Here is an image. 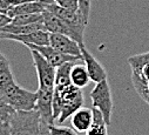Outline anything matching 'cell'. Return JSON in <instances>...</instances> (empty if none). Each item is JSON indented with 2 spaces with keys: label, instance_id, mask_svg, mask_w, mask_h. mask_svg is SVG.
I'll return each instance as SVG.
<instances>
[{
  "label": "cell",
  "instance_id": "obj_17",
  "mask_svg": "<svg viewBox=\"0 0 149 135\" xmlns=\"http://www.w3.org/2000/svg\"><path fill=\"white\" fill-rule=\"evenodd\" d=\"M74 62L77 61H69L65 62L63 65L56 67V72H55V84L54 86H67L70 82V70Z\"/></svg>",
  "mask_w": 149,
  "mask_h": 135
},
{
  "label": "cell",
  "instance_id": "obj_6",
  "mask_svg": "<svg viewBox=\"0 0 149 135\" xmlns=\"http://www.w3.org/2000/svg\"><path fill=\"white\" fill-rule=\"evenodd\" d=\"M31 55L33 59V63L36 70V75H38L39 88L53 90L55 84V72L56 68L52 66L38 51L29 49Z\"/></svg>",
  "mask_w": 149,
  "mask_h": 135
},
{
  "label": "cell",
  "instance_id": "obj_27",
  "mask_svg": "<svg viewBox=\"0 0 149 135\" xmlns=\"http://www.w3.org/2000/svg\"><path fill=\"white\" fill-rule=\"evenodd\" d=\"M31 1H36V0H11L12 6H17L20 4H25V3H31Z\"/></svg>",
  "mask_w": 149,
  "mask_h": 135
},
{
  "label": "cell",
  "instance_id": "obj_23",
  "mask_svg": "<svg viewBox=\"0 0 149 135\" xmlns=\"http://www.w3.org/2000/svg\"><path fill=\"white\" fill-rule=\"evenodd\" d=\"M12 7L11 0H0V13H6L10 11V8Z\"/></svg>",
  "mask_w": 149,
  "mask_h": 135
},
{
  "label": "cell",
  "instance_id": "obj_8",
  "mask_svg": "<svg viewBox=\"0 0 149 135\" xmlns=\"http://www.w3.org/2000/svg\"><path fill=\"white\" fill-rule=\"evenodd\" d=\"M35 109L39 112L40 120L47 125L54 123L53 118V90L38 88L36 90Z\"/></svg>",
  "mask_w": 149,
  "mask_h": 135
},
{
  "label": "cell",
  "instance_id": "obj_3",
  "mask_svg": "<svg viewBox=\"0 0 149 135\" xmlns=\"http://www.w3.org/2000/svg\"><path fill=\"white\" fill-rule=\"evenodd\" d=\"M0 93L14 111H32L35 109L36 92L27 90L18 84L12 82L0 88Z\"/></svg>",
  "mask_w": 149,
  "mask_h": 135
},
{
  "label": "cell",
  "instance_id": "obj_21",
  "mask_svg": "<svg viewBox=\"0 0 149 135\" xmlns=\"http://www.w3.org/2000/svg\"><path fill=\"white\" fill-rule=\"evenodd\" d=\"M53 1L62 8H66V10L73 11V12L79 11V1L78 0H53Z\"/></svg>",
  "mask_w": 149,
  "mask_h": 135
},
{
  "label": "cell",
  "instance_id": "obj_12",
  "mask_svg": "<svg viewBox=\"0 0 149 135\" xmlns=\"http://www.w3.org/2000/svg\"><path fill=\"white\" fill-rule=\"evenodd\" d=\"M72 127L78 133H86L93 123V111L92 108L81 107L72 115Z\"/></svg>",
  "mask_w": 149,
  "mask_h": 135
},
{
  "label": "cell",
  "instance_id": "obj_9",
  "mask_svg": "<svg viewBox=\"0 0 149 135\" xmlns=\"http://www.w3.org/2000/svg\"><path fill=\"white\" fill-rule=\"evenodd\" d=\"M49 45L63 54L78 56L80 60H82L80 45L75 40H73L72 38H69L65 34H60V33H49Z\"/></svg>",
  "mask_w": 149,
  "mask_h": 135
},
{
  "label": "cell",
  "instance_id": "obj_14",
  "mask_svg": "<svg viewBox=\"0 0 149 135\" xmlns=\"http://www.w3.org/2000/svg\"><path fill=\"white\" fill-rule=\"evenodd\" d=\"M45 10V0H36V1L25 3L17 6H12L7 12V15L13 19L17 15L21 14H32V13H42Z\"/></svg>",
  "mask_w": 149,
  "mask_h": 135
},
{
  "label": "cell",
  "instance_id": "obj_10",
  "mask_svg": "<svg viewBox=\"0 0 149 135\" xmlns=\"http://www.w3.org/2000/svg\"><path fill=\"white\" fill-rule=\"evenodd\" d=\"M80 51H81V56L82 61L85 62V67L87 70V73L89 75L91 81L94 84H97L104 79H107V72L103 68V66L89 53V51L86 48L85 44H80Z\"/></svg>",
  "mask_w": 149,
  "mask_h": 135
},
{
  "label": "cell",
  "instance_id": "obj_7",
  "mask_svg": "<svg viewBox=\"0 0 149 135\" xmlns=\"http://www.w3.org/2000/svg\"><path fill=\"white\" fill-rule=\"evenodd\" d=\"M0 39L13 40L17 42H21L25 46L27 45H39L46 46L49 45V32L46 29H39L25 34H11V33H3L0 32Z\"/></svg>",
  "mask_w": 149,
  "mask_h": 135
},
{
  "label": "cell",
  "instance_id": "obj_16",
  "mask_svg": "<svg viewBox=\"0 0 149 135\" xmlns=\"http://www.w3.org/2000/svg\"><path fill=\"white\" fill-rule=\"evenodd\" d=\"M14 82V78L11 70V63L8 59L0 52V88Z\"/></svg>",
  "mask_w": 149,
  "mask_h": 135
},
{
  "label": "cell",
  "instance_id": "obj_26",
  "mask_svg": "<svg viewBox=\"0 0 149 135\" xmlns=\"http://www.w3.org/2000/svg\"><path fill=\"white\" fill-rule=\"evenodd\" d=\"M39 135H51L48 130V125L45 122H40V129H39Z\"/></svg>",
  "mask_w": 149,
  "mask_h": 135
},
{
  "label": "cell",
  "instance_id": "obj_1",
  "mask_svg": "<svg viewBox=\"0 0 149 135\" xmlns=\"http://www.w3.org/2000/svg\"><path fill=\"white\" fill-rule=\"evenodd\" d=\"M85 99L81 88L69 84L67 86H54L53 89V118L63 123L79 108L84 106Z\"/></svg>",
  "mask_w": 149,
  "mask_h": 135
},
{
  "label": "cell",
  "instance_id": "obj_15",
  "mask_svg": "<svg viewBox=\"0 0 149 135\" xmlns=\"http://www.w3.org/2000/svg\"><path fill=\"white\" fill-rule=\"evenodd\" d=\"M91 79L89 75L87 73V70L85 65H80L74 62V65L72 66V70H70V82L77 86L79 88H84L89 84Z\"/></svg>",
  "mask_w": 149,
  "mask_h": 135
},
{
  "label": "cell",
  "instance_id": "obj_22",
  "mask_svg": "<svg viewBox=\"0 0 149 135\" xmlns=\"http://www.w3.org/2000/svg\"><path fill=\"white\" fill-rule=\"evenodd\" d=\"M79 1V12L82 15L84 20L88 24L89 13H91V1L92 0H78Z\"/></svg>",
  "mask_w": 149,
  "mask_h": 135
},
{
  "label": "cell",
  "instance_id": "obj_5",
  "mask_svg": "<svg viewBox=\"0 0 149 135\" xmlns=\"http://www.w3.org/2000/svg\"><path fill=\"white\" fill-rule=\"evenodd\" d=\"M89 96L92 99L93 107L97 108L102 113L104 122L107 123V126H109L111 122V114H113L114 109V101L108 80L104 79L97 82L89 93Z\"/></svg>",
  "mask_w": 149,
  "mask_h": 135
},
{
  "label": "cell",
  "instance_id": "obj_19",
  "mask_svg": "<svg viewBox=\"0 0 149 135\" xmlns=\"http://www.w3.org/2000/svg\"><path fill=\"white\" fill-rule=\"evenodd\" d=\"M13 112L14 109L7 104V101L4 99L1 93H0V125L8 122Z\"/></svg>",
  "mask_w": 149,
  "mask_h": 135
},
{
  "label": "cell",
  "instance_id": "obj_20",
  "mask_svg": "<svg viewBox=\"0 0 149 135\" xmlns=\"http://www.w3.org/2000/svg\"><path fill=\"white\" fill-rule=\"evenodd\" d=\"M48 130L51 135H78V132L73 127H65V126H55L48 125Z\"/></svg>",
  "mask_w": 149,
  "mask_h": 135
},
{
  "label": "cell",
  "instance_id": "obj_11",
  "mask_svg": "<svg viewBox=\"0 0 149 135\" xmlns=\"http://www.w3.org/2000/svg\"><path fill=\"white\" fill-rule=\"evenodd\" d=\"M26 47H28L29 49L38 51L52 66L55 67V68H56V67H59V66H61V65H63L65 62H69V61H80V59H79L78 56L63 54V53L56 51L55 48H53L51 45H46V46L27 45Z\"/></svg>",
  "mask_w": 149,
  "mask_h": 135
},
{
  "label": "cell",
  "instance_id": "obj_13",
  "mask_svg": "<svg viewBox=\"0 0 149 135\" xmlns=\"http://www.w3.org/2000/svg\"><path fill=\"white\" fill-rule=\"evenodd\" d=\"M42 21H44V25H45V28L47 32L60 33V34H65L70 38V31H69V27L67 26V24L62 19H60L59 17L53 14L52 12L44 10L42 11Z\"/></svg>",
  "mask_w": 149,
  "mask_h": 135
},
{
  "label": "cell",
  "instance_id": "obj_24",
  "mask_svg": "<svg viewBox=\"0 0 149 135\" xmlns=\"http://www.w3.org/2000/svg\"><path fill=\"white\" fill-rule=\"evenodd\" d=\"M11 21H12V19L6 13H0V29L5 27L6 25L11 24Z\"/></svg>",
  "mask_w": 149,
  "mask_h": 135
},
{
  "label": "cell",
  "instance_id": "obj_4",
  "mask_svg": "<svg viewBox=\"0 0 149 135\" xmlns=\"http://www.w3.org/2000/svg\"><path fill=\"white\" fill-rule=\"evenodd\" d=\"M40 122L36 109L14 111L8 121L12 135H39Z\"/></svg>",
  "mask_w": 149,
  "mask_h": 135
},
{
  "label": "cell",
  "instance_id": "obj_25",
  "mask_svg": "<svg viewBox=\"0 0 149 135\" xmlns=\"http://www.w3.org/2000/svg\"><path fill=\"white\" fill-rule=\"evenodd\" d=\"M0 135H12L11 128H10V123H8V122L0 125Z\"/></svg>",
  "mask_w": 149,
  "mask_h": 135
},
{
  "label": "cell",
  "instance_id": "obj_2",
  "mask_svg": "<svg viewBox=\"0 0 149 135\" xmlns=\"http://www.w3.org/2000/svg\"><path fill=\"white\" fill-rule=\"evenodd\" d=\"M127 62L132 68V82L142 100H144L149 106V93L146 84L149 80V52L132 55Z\"/></svg>",
  "mask_w": 149,
  "mask_h": 135
},
{
  "label": "cell",
  "instance_id": "obj_18",
  "mask_svg": "<svg viewBox=\"0 0 149 135\" xmlns=\"http://www.w3.org/2000/svg\"><path fill=\"white\" fill-rule=\"evenodd\" d=\"M38 21H42V13H32V14H21L12 19L11 24L13 25H29Z\"/></svg>",
  "mask_w": 149,
  "mask_h": 135
}]
</instances>
